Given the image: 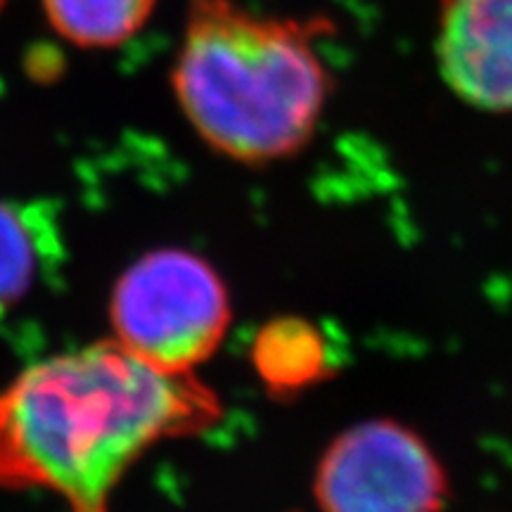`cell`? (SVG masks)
Returning a JSON list of instances; mask_svg holds the SVG:
<instances>
[{"label": "cell", "instance_id": "6da1fadb", "mask_svg": "<svg viewBox=\"0 0 512 512\" xmlns=\"http://www.w3.org/2000/svg\"><path fill=\"white\" fill-rule=\"evenodd\" d=\"M219 418V399L195 373L152 366L117 339L46 358L0 389V489L105 512L150 448Z\"/></svg>", "mask_w": 512, "mask_h": 512}, {"label": "cell", "instance_id": "7a4b0ae2", "mask_svg": "<svg viewBox=\"0 0 512 512\" xmlns=\"http://www.w3.org/2000/svg\"><path fill=\"white\" fill-rule=\"evenodd\" d=\"M318 19L268 17L235 0H190L171 83L211 150L242 164L294 157L316 136L332 93Z\"/></svg>", "mask_w": 512, "mask_h": 512}, {"label": "cell", "instance_id": "3957f363", "mask_svg": "<svg viewBox=\"0 0 512 512\" xmlns=\"http://www.w3.org/2000/svg\"><path fill=\"white\" fill-rule=\"evenodd\" d=\"M228 325L230 299L221 275L183 249L143 256L114 287V339L169 373H195L221 347Z\"/></svg>", "mask_w": 512, "mask_h": 512}, {"label": "cell", "instance_id": "277c9868", "mask_svg": "<svg viewBox=\"0 0 512 512\" xmlns=\"http://www.w3.org/2000/svg\"><path fill=\"white\" fill-rule=\"evenodd\" d=\"M320 512H444L448 470L415 427L396 418L349 425L320 453L313 472Z\"/></svg>", "mask_w": 512, "mask_h": 512}, {"label": "cell", "instance_id": "5b68a950", "mask_svg": "<svg viewBox=\"0 0 512 512\" xmlns=\"http://www.w3.org/2000/svg\"><path fill=\"white\" fill-rule=\"evenodd\" d=\"M434 55L458 100L512 114V0H439Z\"/></svg>", "mask_w": 512, "mask_h": 512}, {"label": "cell", "instance_id": "8992f818", "mask_svg": "<svg viewBox=\"0 0 512 512\" xmlns=\"http://www.w3.org/2000/svg\"><path fill=\"white\" fill-rule=\"evenodd\" d=\"M60 247L48 209L0 202V316L29 297L46 266L57 264Z\"/></svg>", "mask_w": 512, "mask_h": 512}, {"label": "cell", "instance_id": "52a82bcc", "mask_svg": "<svg viewBox=\"0 0 512 512\" xmlns=\"http://www.w3.org/2000/svg\"><path fill=\"white\" fill-rule=\"evenodd\" d=\"M50 27L79 48H117L150 22L159 0H41Z\"/></svg>", "mask_w": 512, "mask_h": 512}, {"label": "cell", "instance_id": "ba28073f", "mask_svg": "<svg viewBox=\"0 0 512 512\" xmlns=\"http://www.w3.org/2000/svg\"><path fill=\"white\" fill-rule=\"evenodd\" d=\"M254 363L268 387L299 392L325 375V339L304 320H278L266 325L254 344Z\"/></svg>", "mask_w": 512, "mask_h": 512}, {"label": "cell", "instance_id": "9c48e42d", "mask_svg": "<svg viewBox=\"0 0 512 512\" xmlns=\"http://www.w3.org/2000/svg\"><path fill=\"white\" fill-rule=\"evenodd\" d=\"M3 5H5V0H0V10H3Z\"/></svg>", "mask_w": 512, "mask_h": 512}]
</instances>
